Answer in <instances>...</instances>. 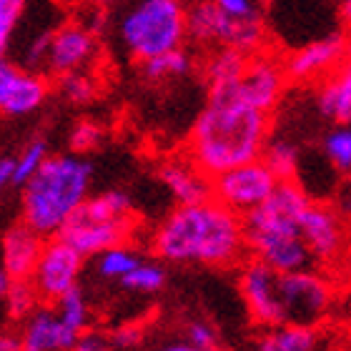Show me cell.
<instances>
[{
  "mask_svg": "<svg viewBox=\"0 0 351 351\" xmlns=\"http://www.w3.org/2000/svg\"><path fill=\"white\" fill-rule=\"evenodd\" d=\"M43 301L38 296L36 286L30 284V278H18V281H10L8 284V291L3 296V306H5L8 319L13 322H23L28 319Z\"/></svg>",
  "mask_w": 351,
  "mask_h": 351,
  "instance_id": "cell-24",
  "label": "cell"
},
{
  "mask_svg": "<svg viewBox=\"0 0 351 351\" xmlns=\"http://www.w3.org/2000/svg\"><path fill=\"white\" fill-rule=\"evenodd\" d=\"M339 301L337 281L324 269H301L278 274L281 322L322 329Z\"/></svg>",
  "mask_w": 351,
  "mask_h": 351,
  "instance_id": "cell-6",
  "label": "cell"
},
{
  "mask_svg": "<svg viewBox=\"0 0 351 351\" xmlns=\"http://www.w3.org/2000/svg\"><path fill=\"white\" fill-rule=\"evenodd\" d=\"M316 106L326 121L334 125L349 123L351 118V71L349 66H341L337 71H331L322 81L319 90H316Z\"/></svg>",
  "mask_w": 351,
  "mask_h": 351,
  "instance_id": "cell-20",
  "label": "cell"
},
{
  "mask_svg": "<svg viewBox=\"0 0 351 351\" xmlns=\"http://www.w3.org/2000/svg\"><path fill=\"white\" fill-rule=\"evenodd\" d=\"M324 334L314 326L296 324H274L261 326L254 339V351H319Z\"/></svg>",
  "mask_w": 351,
  "mask_h": 351,
  "instance_id": "cell-19",
  "label": "cell"
},
{
  "mask_svg": "<svg viewBox=\"0 0 351 351\" xmlns=\"http://www.w3.org/2000/svg\"><path fill=\"white\" fill-rule=\"evenodd\" d=\"M158 178L169 189V193L176 198L178 206L189 204H201L211 198V178L193 166L186 158H169L166 163H161L158 169Z\"/></svg>",
  "mask_w": 351,
  "mask_h": 351,
  "instance_id": "cell-18",
  "label": "cell"
},
{
  "mask_svg": "<svg viewBox=\"0 0 351 351\" xmlns=\"http://www.w3.org/2000/svg\"><path fill=\"white\" fill-rule=\"evenodd\" d=\"M324 156L326 161L339 171V173H349L351 169V131L349 123L334 125L322 141Z\"/></svg>",
  "mask_w": 351,
  "mask_h": 351,
  "instance_id": "cell-27",
  "label": "cell"
},
{
  "mask_svg": "<svg viewBox=\"0 0 351 351\" xmlns=\"http://www.w3.org/2000/svg\"><path fill=\"white\" fill-rule=\"evenodd\" d=\"M18 337H21V351H71L78 334L60 322L56 306L40 304L28 319H23V329Z\"/></svg>",
  "mask_w": 351,
  "mask_h": 351,
  "instance_id": "cell-16",
  "label": "cell"
},
{
  "mask_svg": "<svg viewBox=\"0 0 351 351\" xmlns=\"http://www.w3.org/2000/svg\"><path fill=\"white\" fill-rule=\"evenodd\" d=\"M141 337H143V329H141V326L125 324V326H118L108 339H110V344L118 346V349H131V346L141 344Z\"/></svg>",
  "mask_w": 351,
  "mask_h": 351,
  "instance_id": "cell-36",
  "label": "cell"
},
{
  "mask_svg": "<svg viewBox=\"0 0 351 351\" xmlns=\"http://www.w3.org/2000/svg\"><path fill=\"white\" fill-rule=\"evenodd\" d=\"M43 236L36 234L23 221L10 226L0 239V269L5 271L10 281L30 278L38 263V256L43 251Z\"/></svg>",
  "mask_w": 351,
  "mask_h": 351,
  "instance_id": "cell-17",
  "label": "cell"
},
{
  "mask_svg": "<svg viewBox=\"0 0 351 351\" xmlns=\"http://www.w3.org/2000/svg\"><path fill=\"white\" fill-rule=\"evenodd\" d=\"M8 284H10V278H8V274L3 269H0V301H3V296H5L8 291Z\"/></svg>",
  "mask_w": 351,
  "mask_h": 351,
  "instance_id": "cell-41",
  "label": "cell"
},
{
  "mask_svg": "<svg viewBox=\"0 0 351 351\" xmlns=\"http://www.w3.org/2000/svg\"><path fill=\"white\" fill-rule=\"evenodd\" d=\"M121 40L138 60L181 48L186 40V5L181 0H141L121 23Z\"/></svg>",
  "mask_w": 351,
  "mask_h": 351,
  "instance_id": "cell-5",
  "label": "cell"
},
{
  "mask_svg": "<svg viewBox=\"0 0 351 351\" xmlns=\"http://www.w3.org/2000/svg\"><path fill=\"white\" fill-rule=\"evenodd\" d=\"M239 291L249 308L251 322L261 326H274L281 322V304H278V274L256 258H243L239 263Z\"/></svg>",
  "mask_w": 351,
  "mask_h": 351,
  "instance_id": "cell-12",
  "label": "cell"
},
{
  "mask_svg": "<svg viewBox=\"0 0 351 351\" xmlns=\"http://www.w3.org/2000/svg\"><path fill=\"white\" fill-rule=\"evenodd\" d=\"M158 351H201V349H196V346H191L189 341H176V344L163 346V349H158Z\"/></svg>",
  "mask_w": 351,
  "mask_h": 351,
  "instance_id": "cell-40",
  "label": "cell"
},
{
  "mask_svg": "<svg viewBox=\"0 0 351 351\" xmlns=\"http://www.w3.org/2000/svg\"><path fill=\"white\" fill-rule=\"evenodd\" d=\"M276 176L261 161H249L211 178V198L236 216H246L261 206L276 189Z\"/></svg>",
  "mask_w": 351,
  "mask_h": 351,
  "instance_id": "cell-9",
  "label": "cell"
},
{
  "mask_svg": "<svg viewBox=\"0 0 351 351\" xmlns=\"http://www.w3.org/2000/svg\"><path fill=\"white\" fill-rule=\"evenodd\" d=\"M346 56V38L341 33H329L306 43L304 48L293 53L289 63L284 66L286 78L293 81H316L326 78L331 71H337L344 63Z\"/></svg>",
  "mask_w": 351,
  "mask_h": 351,
  "instance_id": "cell-14",
  "label": "cell"
},
{
  "mask_svg": "<svg viewBox=\"0 0 351 351\" xmlns=\"http://www.w3.org/2000/svg\"><path fill=\"white\" fill-rule=\"evenodd\" d=\"M156 256L178 266L231 269L246 258L241 216L213 198L176 206L151 236Z\"/></svg>",
  "mask_w": 351,
  "mask_h": 351,
  "instance_id": "cell-1",
  "label": "cell"
},
{
  "mask_svg": "<svg viewBox=\"0 0 351 351\" xmlns=\"http://www.w3.org/2000/svg\"><path fill=\"white\" fill-rule=\"evenodd\" d=\"M48 40H51V33H43L38 36L28 48V60L36 66V63H43L45 60V51H48Z\"/></svg>",
  "mask_w": 351,
  "mask_h": 351,
  "instance_id": "cell-37",
  "label": "cell"
},
{
  "mask_svg": "<svg viewBox=\"0 0 351 351\" xmlns=\"http://www.w3.org/2000/svg\"><path fill=\"white\" fill-rule=\"evenodd\" d=\"M258 161L276 176V181H291V178H296V173H299L301 154L289 138L269 136L261 148Z\"/></svg>",
  "mask_w": 351,
  "mask_h": 351,
  "instance_id": "cell-21",
  "label": "cell"
},
{
  "mask_svg": "<svg viewBox=\"0 0 351 351\" xmlns=\"http://www.w3.org/2000/svg\"><path fill=\"white\" fill-rule=\"evenodd\" d=\"M56 311H58L60 322L66 324L68 329H73L75 334L86 331L88 324H90V306H88V299L83 296V291L78 286L66 291L56 301Z\"/></svg>",
  "mask_w": 351,
  "mask_h": 351,
  "instance_id": "cell-26",
  "label": "cell"
},
{
  "mask_svg": "<svg viewBox=\"0 0 351 351\" xmlns=\"http://www.w3.org/2000/svg\"><path fill=\"white\" fill-rule=\"evenodd\" d=\"M51 93L43 75L0 60V116L21 118L38 110Z\"/></svg>",
  "mask_w": 351,
  "mask_h": 351,
  "instance_id": "cell-13",
  "label": "cell"
},
{
  "mask_svg": "<svg viewBox=\"0 0 351 351\" xmlns=\"http://www.w3.org/2000/svg\"><path fill=\"white\" fill-rule=\"evenodd\" d=\"M71 351H113V344H110V339L106 334H101V331L86 329L75 337Z\"/></svg>",
  "mask_w": 351,
  "mask_h": 351,
  "instance_id": "cell-35",
  "label": "cell"
},
{
  "mask_svg": "<svg viewBox=\"0 0 351 351\" xmlns=\"http://www.w3.org/2000/svg\"><path fill=\"white\" fill-rule=\"evenodd\" d=\"M60 93H63L66 101L75 103V106H86V103H90L95 98L98 86L88 73L73 71V73L60 75Z\"/></svg>",
  "mask_w": 351,
  "mask_h": 351,
  "instance_id": "cell-30",
  "label": "cell"
},
{
  "mask_svg": "<svg viewBox=\"0 0 351 351\" xmlns=\"http://www.w3.org/2000/svg\"><path fill=\"white\" fill-rule=\"evenodd\" d=\"M121 284L133 289V291H141V293L161 291L163 284H166V271L154 261H141L128 276L121 278Z\"/></svg>",
  "mask_w": 351,
  "mask_h": 351,
  "instance_id": "cell-29",
  "label": "cell"
},
{
  "mask_svg": "<svg viewBox=\"0 0 351 351\" xmlns=\"http://www.w3.org/2000/svg\"><path fill=\"white\" fill-rule=\"evenodd\" d=\"M221 13L234 21H258V0H211Z\"/></svg>",
  "mask_w": 351,
  "mask_h": 351,
  "instance_id": "cell-34",
  "label": "cell"
},
{
  "mask_svg": "<svg viewBox=\"0 0 351 351\" xmlns=\"http://www.w3.org/2000/svg\"><path fill=\"white\" fill-rule=\"evenodd\" d=\"M263 23L258 21H234L213 5L211 0H198L186 10V38L198 45L216 43L221 48L254 56L263 43Z\"/></svg>",
  "mask_w": 351,
  "mask_h": 351,
  "instance_id": "cell-7",
  "label": "cell"
},
{
  "mask_svg": "<svg viewBox=\"0 0 351 351\" xmlns=\"http://www.w3.org/2000/svg\"><path fill=\"white\" fill-rule=\"evenodd\" d=\"M95 5L98 8H106V5H110V3H113V0H93Z\"/></svg>",
  "mask_w": 351,
  "mask_h": 351,
  "instance_id": "cell-42",
  "label": "cell"
},
{
  "mask_svg": "<svg viewBox=\"0 0 351 351\" xmlns=\"http://www.w3.org/2000/svg\"><path fill=\"white\" fill-rule=\"evenodd\" d=\"M28 0H0V60L5 58L8 40L13 36L15 25L21 21Z\"/></svg>",
  "mask_w": 351,
  "mask_h": 351,
  "instance_id": "cell-31",
  "label": "cell"
},
{
  "mask_svg": "<svg viewBox=\"0 0 351 351\" xmlns=\"http://www.w3.org/2000/svg\"><path fill=\"white\" fill-rule=\"evenodd\" d=\"M299 234L314 258L316 269H334L344 261L346 223L344 213L326 201H308L299 216Z\"/></svg>",
  "mask_w": 351,
  "mask_h": 351,
  "instance_id": "cell-8",
  "label": "cell"
},
{
  "mask_svg": "<svg viewBox=\"0 0 351 351\" xmlns=\"http://www.w3.org/2000/svg\"><path fill=\"white\" fill-rule=\"evenodd\" d=\"M86 258L75 249H71L63 239L51 236L45 239L43 251L38 256V263L33 274H30V284L36 286L40 301H56L66 291L78 286V276L83 271Z\"/></svg>",
  "mask_w": 351,
  "mask_h": 351,
  "instance_id": "cell-10",
  "label": "cell"
},
{
  "mask_svg": "<svg viewBox=\"0 0 351 351\" xmlns=\"http://www.w3.org/2000/svg\"><path fill=\"white\" fill-rule=\"evenodd\" d=\"M191 68H193V60H191V56L183 48H173L169 53L141 60L143 75L154 83H166V81H173V78H183V75L191 73Z\"/></svg>",
  "mask_w": 351,
  "mask_h": 351,
  "instance_id": "cell-22",
  "label": "cell"
},
{
  "mask_svg": "<svg viewBox=\"0 0 351 351\" xmlns=\"http://www.w3.org/2000/svg\"><path fill=\"white\" fill-rule=\"evenodd\" d=\"M239 101L263 113H274L286 88V71L276 58L271 56H249L243 73L228 86H221ZM213 90V88H208Z\"/></svg>",
  "mask_w": 351,
  "mask_h": 351,
  "instance_id": "cell-11",
  "label": "cell"
},
{
  "mask_svg": "<svg viewBox=\"0 0 351 351\" xmlns=\"http://www.w3.org/2000/svg\"><path fill=\"white\" fill-rule=\"evenodd\" d=\"M95 56V36L83 25H63L56 33H51L45 63L51 73L66 75L73 71H81L90 63Z\"/></svg>",
  "mask_w": 351,
  "mask_h": 351,
  "instance_id": "cell-15",
  "label": "cell"
},
{
  "mask_svg": "<svg viewBox=\"0 0 351 351\" xmlns=\"http://www.w3.org/2000/svg\"><path fill=\"white\" fill-rule=\"evenodd\" d=\"M10 176H13V158H0V191L10 183Z\"/></svg>",
  "mask_w": 351,
  "mask_h": 351,
  "instance_id": "cell-39",
  "label": "cell"
},
{
  "mask_svg": "<svg viewBox=\"0 0 351 351\" xmlns=\"http://www.w3.org/2000/svg\"><path fill=\"white\" fill-rule=\"evenodd\" d=\"M98 274L103 278H110V281H121L123 276H128L136 266L141 263V254L136 249H131L128 243H118V246H110V249L101 251L98 254Z\"/></svg>",
  "mask_w": 351,
  "mask_h": 351,
  "instance_id": "cell-25",
  "label": "cell"
},
{
  "mask_svg": "<svg viewBox=\"0 0 351 351\" xmlns=\"http://www.w3.org/2000/svg\"><path fill=\"white\" fill-rule=\"evenodd\" d=\"M271 136V113L239 101L223 88L208 90V103L191 128L186 156L208 178L256 161Z\"/></svg>",
  "mask_w": 351,
  "mask_h": 351,
  "instance_id": "cell-2",
  "label": "cell"
},
{
  "mask_svg": "<svg viewBox=\"0 0 351 351\" xmlns=\"http://www.w3.org/2000/svg\"><path fill=\"white\" fill-rule=\"evenodd\" d=\"M246 60L249 56L236 48H221L206 66V81H208V88H221L234 83L239 75L243 73L246 68Z\"/></svg>",
  "mask_w": 351,
  "mask_h": 351,
  "instance_id": "cell-23",
  "label": "cell"
},
{
  "mask_svg": "<svg viewBox=\"0 0 351 351\" xmlns=\"http://www.w3.org/2000/svg\"><path fill=\"white\" fill-rule=\"evenodd\" d=\"M133 234V206L125 191H106L88 196L56 236L83 258L125 243Z\"/></svg>",
  "mask_w": 351,
  "mask_h": 351,
  "instance_id": "cell-4",
  "label": "cell"
},
{
  "mask_svg": "<svg viewBox=\"0 0 351 351\" xmlns=\"http://www.w3.org/2000/svg\"><path fill=\"white\" fill-rule=\"evenodd\" d=\"M0 351H21V337L15 331L0 329Z\"/></svg>",
  "mask_w": 351,
  "mask_h": 351,
  "instance_id": "cell-38",
  "label": "cell"
},
{
  "mask_svg": "<svg viewBox=\"0 0 351 351\" xmlns=\"http://www.w3.org/2000/svg\"><path fill=\"white\" fill-rule=\"evenodd\" d=\"M103 141V128L95 121H78L71 131V148L75 154H88L93 148L101 146Z\"/></svg>",
  "mask_w": 351,
  "mask_h": 351,
  "instance_id": "cell-32",
  "label": "cell"
},
{
  "mask_svg": "<svg viewBox=\"0 0 351 351\" xmlns=\"http://www.w3.org/2000/svg\"><path fill=\"white\" fill-rule=\"evenodd\" d=\"M45 156H48V143H45L43 138L30 141L28 146L18 154V158H13V176H10V183L23 186L30 176L36 173L38 166L45 161Z\"/></svg>",
  "mask_w": 351,
  "mask_h": 351,
  "instance_id": "cell-28",
  "label": "cell"
},
{
  "mask_svg": "<svg viewBox=\"0 0 351 351\" xmlns=\"http://www.w3.org/2000/svg\"><path fill=\"white\" fill-rule=\"evenodd\" d=\"M186 341L201 351H216L219 346V334L208 322H191L186 326Z\"/></svg>",
  "mask_w": 351,
  "mask_h": 351,
  "instance_id": "cell-33",
  "label": "cell"
},
{
  "mask_svg": "<svg viewBox=\"0 0 351 351\" xmlns=\"http://www.w3.org/2000/svg\"><path fill=\"white\" fill-rule=\"evenodd\" d=\"M93 166L78 156H45L38 171L23 183V223L51 239L88 198Z\"/></svg>",
  "mask_w": 351,
  "mask_h": 351,
  "instance_id": "cell-3",
  "label": "cell"
}]
</instances>
